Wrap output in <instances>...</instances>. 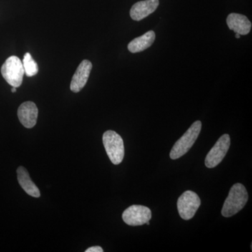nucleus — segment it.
Here are the masks:
<instances>
[{"instance_id":"nucleus-4","label":"nucleus","mask_w":252,"mask_h":252,"mask_svg":"<svg viewBox=\"0 0 252 252\" xmlns=\"http://www.w3.org/2000/svg\"><path fill=\"white\" fill-rule=\"evenodd\" d=\"M1 73L9 85L17 89L22 84L25 74L22 61L17 56H10L1 66Z\"/></svg>"},{"instance_id":"nucleus-7","label":"nucleus","mask_w":252,"mask_h":252,"mask_svg":"<svg viewBox=\"0 0 252 252\" xmlns=\"http://www.w3.org/2000/svg\"><path fill=\"white\" fill-rule=\"evenodd\" d=\"M122 218L126 224L131 226L142 225L152 219V212L149 207L134 205L126 209Z\"/></svg>"},{"instance_id":"nucleus-14","label":"nucleus","mask_w":252,"mask_h":252,"mask_svg":"<svg viewBox=\"0 0 252 252\" xmlns=\"http://www.w3.org/2000/svg\"><path fill=\"white\" fill-rule=\"evenodd\" d=\"M23 68H24L25 74L28 77L35 76L39 72V67L37 63L34 61L30 53H26L23 57Z\"/></svg>"},{"instance_id":"nucleus-15","label":"nucleus","mask_w":252,"mask_h":252,"mask_svg":"<svg viewBox=\"0 0 252 252\" xmlns=\"http://www.w3.org/2000/svg\"><path fill=\"white\" fill-rule=\"evenodd\" d=\"M104 250L99 246H94L91 248L87 249L86 252H103Z\"/></svg>"},{"instance_id":"nucleus-1","label":"nucleus","mask_w":252,"mask_h":252,"mask_svg":"<svg viewBox=\"0 0 252 252\" xmlns=\"http://www.w3.org/2000/svg\"><path fill=\"white\" fill-rule=\"evenodd\" d=\"M248 190L242 184L237 183L230 189L221 210L224 217H230L238 213L248 203Z\"/></svg>"},{"instance_id":"nucleus-6","label":"nucleus","mask_w":252,"mask_h":252,"mask_svg":"<svg viewBox=\"0 0 252 252\" xmlns=\"http://www.w3.org/2000/svg\"><path fill=\"white\" fill-rule=\"evenodd\" d=\"M230 137L228 134H224L219 139L211 150L205 158V165L208 168H213L220 163L224 158L230 148Z\"/></svg>"},{"instance_id":"nucleus-11","label":"nucleus","mask_w":252,"mask_h":252,"mask_svg":"<svg viewBox=\"0 0 252 252\" xmlns=\"http://www.w3.org/2000/svg\"><path fill=\"white\" fill-rule=\"evenodd\" d=\"M226 23L230 30L240 35H246L251 31L252 23L243 14H230L226 18Z\"/></svg>"},{"instance_id":"nucleus-8","label":"nucleus","mask_w":252,"mask_h":252,"mask_svg":"<svg viewBox=\"0 0 252 252\" xmlns=\"http://www.w3.org/2000/svg\"><path fill=\"white\" fill-rule=\"evenodd\" d=\"M93 64L91 61L84 60L78 66L70 84V89L72 92L79 93L87 84L92 70Z\"/></svg>"},{"instance_id":"nucleus-5","label":"nucleus","mask_w":252,"mask_h":252,"mask_svg":"<svg viewBox=\"0 0 252 252\" xmlns=\"http://www.w3.org/2000/svg\"><path fill=\"white\" fill-rule=\"evenodd\" d=\"M200 199L197 193L187 190L177 200V209L181 218L189 220L193 218L200 206Z\"/></svg>"},{"instance_id":"nucleus-17","label":"nucleus","mask_w":252,"mask_h":252,"mask_svg":"<svg viewBox=\"0 0 252 252\" xmlns=\"http://www.w3.org/2000/svg\"><path fill=\"white\" fill-rule=\"evenodd\" d=\"M235 38H237V39H240V34H238V33H236V34H235Z\"/></svg>"},{"instance_id":"nucleus-2","label":"nucleus","mask_w":252,"mask_h":252,"mask_svg":"<svg viewBox=\"0 0 252 252\" xmlns=\"http://www.w3.org/2000/svg\"><path fill=\"white\" fill-rule=\"evenodd\" d=\"M202 128V123L200 121L194 122L188 130L176 142L170 152V157L172 160L183 157L193 147L198 139Z\"/></svg>"},{"instance_id":"nucleus-13","label":"nucleus","mask_w":252,"mask_h":252,"mask_svg":"<svg viewBox=\"0 0 252 252\" xmlns=\"http://www.w3.org/2000/svg\"><path fill=\"white\" fill-rule=\"evenodd\" d=\"M155 39L156 34L153 31L147 32L143 35L131 41L127 46V49L132 54L142 52L144 50L149 49L153 44Z\"/></svg>"},{"instance_id":"nucleus-3","label":"nucleus","mask_w":252,"mask_h":252,"mask_svg":"<svg viewBox=\"0 0 252 252\" xmlns=\"http://www.w3.org/2000/svg\"><path fill=\"white\" fill-rule=\"evenodd\" d=\"M102 141L107 156L113 164L119 165L123 161L125 154L124 140L119 134L107 130L103 134Z\"/></svg>"},{"instance_id":"nucleus-12","label":"nucleus","mask_w":252,"mask_h":252,"mask_svg":"<svg viewBox=\"0 0 252 252\" xmlns=\"http://www.w3.org/2000/svg\"><path fill=\"white\" fill-rule=\"evenodd\" d=\"M17 175L18 183L26 193L34 198H39L41 195L40 191L35 184L32 181L26 167L23 166L18 167Z\"/></svg>"},{"instance_id":"nucleus-10","label":"nucleus","mask_w":252,"mask_h":252,"mask_svg":"<svg viewBox=\"0 0 252 252\" xmlns=\"http://www.w3.org/2000/svg\"><path fill=\"white\" fill-rule=\"evenodd\" d=\"M159 0H144L135 3L131 8L130 16L134 21H140L157 10Z\"/></svg>"},{"instance_id":"nucleus-16","label":"nucleus","mask_w":252,"mask_h":252,"mask_svg":"<svg viewBox=\"0 0 252 252\" xmlns=\"http://www.w3.org/2000/svg\"><path fill=\"white\" fill-rule=\"evenodd\" d=\"M11 92L16 93V88L12 87V89H11Z\"/></svg>"},{"instance_id":"nucleus-9","label":"nucleus","mask_w":252,"mask_h":252,"mask_svg":"<svg viewBox=\"0 0 252 252\" xmlns=\"http://www.w3.org/2000/svg\"><path fill=\"white\" fill-rule=\"evenodd\" d=\"M20 122L26 128H32L36 125L38 117V108L34 102L28 101L21 104L18 109Z\"/></svg>"}]
</instances>
